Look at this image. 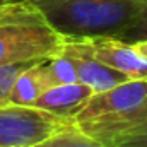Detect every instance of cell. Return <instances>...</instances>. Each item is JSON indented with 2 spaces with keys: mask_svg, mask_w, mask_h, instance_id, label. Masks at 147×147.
I'll return each mask as SVG.
<instances>
[{
  "mask_svg": "<svg viewBox=\"0 0 147 147\" xmlns=\"http://www.w3.org/2000/svg\"><path fill=\"white\" fill-rule=\"evenodd\" d=\"M62 38H120L137 19L135 0H26Z\"/></svg>",
  "mask_w": 147,
  "mask_h": 147,
  "instance_id": "1",
  "label": "cell"
},
{
  "mask_svg": "<svg viewBox=\"0 0 147 147\" xmlns=\"http://www.w3.org/2000/svg\"><path fill=\"white\" fill-rule=\"evenodd\" d=\"M63 38L29 2L0 7V65L46 60L60 53Z\"/></svg>",
  "mask_w": 147,
  "mask_h": 147,
  "instance_id": "2",
  "label": "cell"
},
{
  "mask_svg": "<svg viewBox=\"0 0 147 147\" xmlns=\"http://www.w3.org/2000/svg\"><path fill=\"white\" fill-rule=\"evenodd\" d=\"M147 103L146 80H127L111 89L94 92L74 118L80 130L120 121Z\"/></svg>",
  "mask_w": 147,
  "mask_h": 147,
  "instance_id": "3",
  "label": "cell"
},
{
  "mask_svg": "<svg viewBox=\"0 0 147 147\" xmlns=\"http://www.w3.org/2000/svg\"><path fill=\"white\" fill-rule=\"evenodd\" d=\"M74 125V120L60 118L33 106H0V147H34L55 132Z\"/></svg>",
  "mask_w": 147,
  "mask_h": 147,
  "instance_id": "4",
  "label": "cell"
},
{
  "mask_svg": "<svg viewBox=\"0 0 147 147\" xmlns=\"http://www.w3.org/2000/svg\"><path fill=\"white\" fill-rule=\"evenodd\" d=\"M60 53L74 65L77 82L91 87L92 92L106 91L128 80L125 75L110 69L92 55L87 38H63Z\"/></svg>",
  "mask_w": 147,
  "mask_h": 147,
  "instance_id": "5",
  "label": "cell"
},
{
  "mask_svg": "<svg viewBox=\"0 0 147 147\" xmlns=\"http://www.w3.org/2000/svg\"><path fill=\"white\" fill-rule=\"evenodd\" d=\"M92 55L110 69L125 75L128 80L147 82V57H144L134 43L118 38H87Z\"/></svg>",
  "mask_w": 147,
  "mask_h": 147,
  "instance_id": "6",
  "label": "cell"
},
{
  "mask_svg": "<svg viewBox=\"0 0 147 147\" xmlns=\"http://www.w3.org/2000/svg\"><path fill=\"white\" fill-rule=\"evenodd\" d=\"M92 94H94L92 89L80 82L53 86V87L46 89L33 103V108L51 113L60 118L74 120L75 115L82 110V106L87 103V99Z\"/></svg>",
  "mask_w": 147,
  "mask_h": 147,
  "instance_id": "7",
  "label": "cell"
},
{
  "mask_svg": "<svg viewBox=\"0 0 147 147\" xmlns=\"http://www.w3.org/2000/svg\"><path fill=\"white\" fill-rule=\"evenodd\" d=\"M48 60V58H46ZM46 60H38L31 63L24 72L21 74L7 98V105L17 106H33L38 98L51 87L48 72H46Z\"/></svg>",
  "mask_w": 147,
  "mask_h": 147,
  "instance_id": "8",
  "label": "cell"
},
{
  "mask_svg": "<svg viewBox=\"0 0 147 147\" xmlns=\"http://www.w3.org/2000/svg\"><path fill=\"white\" fill-rule=\"evenodd\" d=\"M147 128V103L139 108L135 113H132L130 116L120 120V121H113L106 125H99V127H91V128H84L82 132L91 135L92 139L110 146L113 142L125 139L132 134H137L140 130ZM80 130V128H79Z\"/></svg>",
  "mask_w": 147,
  "mask_h": 147,
  "instance_id": "9",
  "label": "cell"
},
{
  "mask_svg": "<svg viewBox=\"0 0 147 147\" xmlns=\"http://www.w3.org/2000/svg\"><path fill=\"white\" fill-rule=\"evenodd\" d=\"M34 147H108V146L92 139L91 135L84 134L75 125H70V127H65V128L55 132L53 135H50L48 139H45L43 142L36 144Z\"/></svg>",
  "mask_w": 147,
  "mask_h": 147,
  "instance_id": "10",
  "label": "cell"
},
{
  "mask_svg": "<svg viewBox=\"0 0 147 147\" xmlns=\"http://www.w3.org/2000/svg\"><path fill=\"white\" fill-rule=\"evenodd\" d=\"M46 72H48V79H50L51 87L77 82V75H75V70H74V65L62 53H58V55L46 60Z\"/></svg>",
  "mask_w": 147,
  "mask_h": 147,
  "instance_id": "11",
  "label": "cell"
},
{
  "mask_svg": "<svg viewBox=\"0 0 147 147\" xmlns=\"http://www.w3.org/2000/svg\"><path fill=\"white\" fill-rule=\"evenodd\" d=\"M31 63H34V62H19V63L0 65V106L7 105V98L10 94V89H12L16 79L24 72Z\"/></svg>",
  "mask_w": 147,
  "mask_h": 147,
  "instance_id": "12",
  "label": "cell"
},
{
  "mask_svg": "<svg viewBox=\"0 0 147 147\" xmlns=\"http://www.w3.org/2000/svg\"><path fill=\"white\" fill-rule=\"evenodd\" d=\"M135 2L139 3L140 12L135 19V22L118 38L127 43H137V41L147 39V0H135Z\"/></svg>",
  "mask_w": 147,
  "mask_h": 147,
  "instance_id": "13",
  "label": "cell"
},
{
  "mask_svg": "<svg viewBox=\"0 0 147 147\" xmlns=\"http://www.w3.org/2000/svg\"><path fill=\"white\" fill-rule=\"evenodd\" d=\"M108 147H147V128L137 132V134H132L125 139H120V140L110 144Z\"/></svg>",
  "mask_w": 147,
  "mask_h": 147,
  "instance_id": "14",
  "label": "cell"
},
{
  "mask_svg": "<svg viewBox=\"0 0 147 147\" xmlns=\"http://www.w3.org/2000/svg\"><path fill=\"white\" fill-rule=\"evenodd\" d=\"M135 45V48L144 55V57H147V39H144V41H137V43H134Z\"/></svg>",
  "mask_w": 147,
  "mask_h": 147,
  "instance_id": "15",
  "label": "cell"
},
{
  "mask_svg": "<svg viewBox=\"0 0 147 147\" xmlns=\"http://www.w3.org/2000/svg\"><path fill=\"white\" fill-rule=\"evenodd\" d=\"M14 2H26V0H0V3H14Z\"/></svg>",
  "mask_w": 147,
  "mask_h": 147,
  "instance_id": "16",
  "label": "cell"
},
{
  "mask_svg": "<svg viewBox=\"0 0 147 147\" xmlns=\"http://www.w3.org/2000/svg\"><path fill=\"white\" fill-rule=\"evenodd\" d=\"M0 5H3V3H0Z\"/></svg>",
  "mask_w": 147,
  "mask_h": 147,
  "instance_id": "17",
  "label": "cell"
},
{
  "mask_svg": "<svg viewBox=\"0 0 147 147\" xmlns=\"http://www.w3.org/2000/svg\"><path fill=\"white\" fill-rule=\"evenodd\" d=\"M3 5H5V3H3ZM0 7H2V5H0Z\"/></svg>",
  "mask_w": 147,
  "mask_h": 147,
  "instance_id": "18",
  "label": "cell"
}]
</instances>
